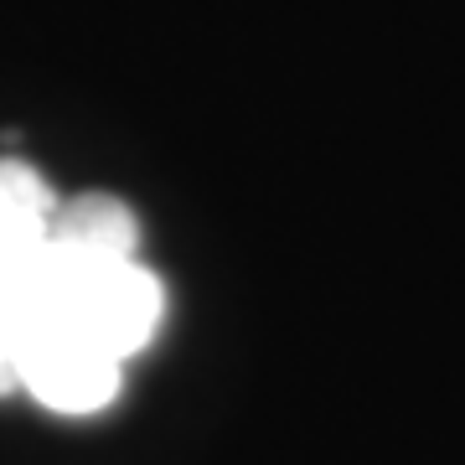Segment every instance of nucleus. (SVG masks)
Returning a JSON list of instances; mask_svg holds the SVG:
<instances>
[{
  "instance_id": "1",
  "label": "nucleus",
  "mask_w": 465,
  "mask_h": 465,
  "mask_svg": "<svg viewBox=\"0 0 465 465\" xmlns=\"http://www.w3.org/2000/svg\"><path fill=\"white\" fill-rule=\"evenodd\" d=\"M114 357L73 341V336H36L16 357V393H32L42 409L57 414H94L119 393Z\"/></svg>"
},
{
  "instance_id": "2",
  "label": "nucleus",
  "mask_w": 465,
  "mask_h": 465,
  "mask_svg": "<svg viewBox=\"0 0 465 465\" xmlns=\"http://www.w3.org/2000/svg\"><path fill=\"white\" fill-rule=\"evenodd\" d=\"M52 217H57V197L47 192V182L21 161H0V280L42 259Z\"/></svg>"
},
{
  "instance_id": "3",
  "label": "nucleus",
  "mask_w": 465,
  "mask_h": 465,
  "mask_svg": "<svg viewBox=\"0 0 465 465\" xmlns=\"http://www.w3.org/2000/svg\"><path fill=\"white\" fill-rule=\"evenodd\" d=\"M134 217L114 197H78L73 207H57L52 217V243L84 259H134Z\"/></svg>"
}]
</instances>
